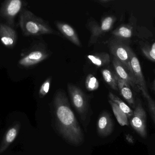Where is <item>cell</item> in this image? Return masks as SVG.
<instances>
[{
  "label": "cell",
  "instance_id": "6da1fadb",
  "mask_svg": "<svg viewBox=\"0 0 155 155\" xmlns=\"http://www.w3.org/2000/svg\"><path fill=\"white\" fill-rule=\"evenodd\" d=\"M54 107L55 124L60 134L70 144L75 146L82 145L84 141V134L63 91L56 93Z\"/></svg>",
  "mask_w": 155,
  "mask_h": 155
},
{
  "label": "cell",
  "instance_id": "7a4b0ae2",
  "mask_svg": "<svg viewBox=\"0 0 155 155\" xmlns=\"http://www.w3.org/2000/svg\"><path fill=\"white\" fill-rule=\"evenodd\" d=\"M19 25L23 33L26 36L45 34L59 35V32L52 29L47 22L28 10H23L20 13Z\"/></svg>",
  "mask_w": 155,
  "mask_h": 155
},
{
  "label": "cell",
  "instance_id": "3957f363",
  "mask_svg": "<svg viewBox=\"0 0 155 155\" xmlns=\"http://www.w3.org/2000/svg\"><path fill=\"white\" fill-rule=\"evenodd\" d=\"M107 45L114 57L121 62L133 74L130 62V54L132 50L126 42L113 37L109 40Z\"/></svg>",
  "mask_w": 155,
  "mask_h": 155
},
{
  "label": "cell",
  "instance_id": "277c9868",
  "mask_svg": "<svg viewBox=\"0 0 155 155\" xmlns=\"http://www.w3.org/2000/svg\"><path fill=\"white\" fill-rule=\"evenodd\" d=\"M68 90L72 103L83 120L86 118L88 112L87 99L83 91L78 86L68 84Z\"/></svg>",
  "mask_w": 155,
  "mask_h": 155
},
{
  "label": "cell",
  "instance_id": "5b68a950",
  "mask_svg": "<svg viewBox=\"0 0 155 155\" xmlns=\"http://www.w3.org/2000/svg\"><path fill=\"white\" fill-rule=\"evenodd\" d=\"M130 125L133 129L143 138H146L147 132V114L139 99L136 103L134 114L130 119Z\"/></svg>",
  "mask_w": 155,
  "mask_h": 155
},
{
  "label": "cell",
  "instance_id": "8992f818",
  "mask_svg": "<svg viewBox=\"0 0 155 155\" xmlns=\"http://www.w3.org/2000/svg\"><path fill=\"white\" fill-rule=\"evenodd\" d=\"M116 18L113 15H108L103 18L100 24L96 22L91 23L89 24V30L91 36L89 40V45H91L96 42L99 37L111 30Z\"/></svg>",
  "mask_w": 155,
  "mask_h": 155
},
{
  "label": "cell",
  "instance_id": "52a82bcc",
  "mask_svg": "<svg viewBox=\"0 0 155 155\" xmlns=\"http://www.w3.org/2000/svg\"><path fill=\"white\" fill-rule=\"evenodd\" d=\"M130 66L134 78L139 91L142 93L145 99L150 96L147 91L146 83L142 72V67L138 57L133 50L131 51L130 58Z\"/></svg>",
  "mask_w": 155,
  "mask_h": 155
},
{
  "label": "cell",
  "instance_id": "ba28073f",
  "mask_svg": "<svg viewBox=\"0 0 155 155\" xmlns=\"http://www.w3.org/2000/svg\"><path fill=\"white\" fill-rule=\"evenodd\" d=\"M23 5V2L20 0L5 1L1 7L0 14L9 25L13 24L15 16L21 10Z\"/></svg>",
  "mask_w": 155,
  "mask_h": 155
},
{
  "label": "cell",
  "instance_id": "9c48e42d",
  "mask_svg": "<svg viewBox=\"0 0 155 155\" xmlns=\"http://www.w3.org/2000/svg\"><path fill=\"white\" fill-rule=\"evenodd\" d=\"M49 56V54L45 50L42 49L34 50L22 57L19 60L18 63L24 67H30L42 62Z\"/></svg>",
  "mask_w": 155,
  "mask_h": 155
},
{
  "label": "cell",
  "instance_id": "30bf717a",
  "mask_svg": "<svg viewBox=\"0 0 155 155\" xmlns=\"http://www.w3.org/2000/svg\"><path fill=\"white\" fill-rule=\"evenodd\" d=\"M112 62L114 68L115 72L117 77L127 83L136 91H139L134 76L125 66L115 57L113 59Z\"/></svg>",
  "mask_w": 155,
  "mask_h": 155
},
{
  "label": "cell",
  "instance_id": "8fae6325",
  "mask_svg": "<svg viewBox=\"0 0 155 155\" xmlns=\"http://www.w3.org/2000/svg\"><path fill=\"white\" fill-rule=\"evenodd\" d=\"M114 125L112 117L106 111L102 112L98 117L97 123V131L101 137H107L114 130Z\"/></svg>",
  "mask_w": 155,
  "mask_h": 155
},
{
  "label": "cell",
  "instance_id": "7c38bea8",
  "mask_svg": "<svg viewBox=\"0 0 155 155\" xmlns=\"http://www.w3.org/2000/svg\"><path fill=\"white\" fill-rule=\"evenodd\" d=\"M0 39L5 46L12 48L16 44L17 34L15 30L9 25L0 23Z\"/></svg>",
  "mask_w": 155,
  "mask_h": 155
},
{
  "label": "cell",
  "instance_id": "4fadbf2b",
  "mask_svg": "<svg viewBox=\"0 0 155 155\" xmlns=\"http://www.w3.org/2000/svg\"><path fill=\"white\" fill-rule=\"evenodd\" d=\"M56 26L60 32L74 44L81 46V42L75 30L70 25L64 22H56Z\"/></svg>",
  "mask_w": 155,
  "mask_h": 155
},
{
  "label": "cell",
  "instance_id": "5bb4252c",
  "mask_svg": "<svg viewBox=\"0 0 155 155\" xmlns=\"http://www.w3.org/2000/svg\"><path fill=\"white\" fill-rule=\"evenodd\" d=\"M117 87L124 99L132 107L135 108L136 102L131 86L127 83L117 77Z\"/></svg>",
  "mask_w": 155,
  "mask_h": 155
},
{
  "label": "cell",
  "instance_id": "9a60e30c",
  "mask_svg": "<svg viewBox=\"0 0 155 155\" xmlns=\"http://www.w3.org/2000/svg\"><path fill=\"white\" fill-rule=\"evenodd\" d=\"M134 28L130 24H123L113 31V37L125 41L129 40L133 36Z\"/></svg>",
  "mask_w": 155,
  "mask_h": 155
},
{
  "label": "cell",
  "instance_id": "2e32d148",
  "mask_svg": "<svg viewBox=\"0 0 155 155\" xmlns=\"http://www.w3.org/2000/svg\"><path fill=\"white\" fill-rule=\"evenodd\" d=\"M87 57L91 63L97 67L106 66L110 62V56L105 52L97 53L88 55Z\"/></svg>",
  "mask_w": 155,
  "mask_h": 155
},
{
  "label": "cell",
  "instance_id": "e0dca14e",
  "mask_svg": "<svg viewBox=\"0 0 155 155\" xmlns=\"http://www.w3.org/2000/svg\"><path fill=\"white\" fill-rule=\"evenodd\" d=\"M101 73L106 83L113 90L118 91L117 76L115 72L109 68H105L102 70Z\"/></svg>",
  "mask_w": 155,
  "mask_h": 155
},
{
  "label": "cell",
  "instance_id": "ac0fdd59",
  "mask_svg": "<svg viewBox=\"0 0 155 155\" xmlns=\"http://www.w3.org/2000/svg\"><path fill=\"white\" fill-rule=\"evenodd\" d=\"M108 97H109V100L115 103L120 108V110L124 113L125 114L127 118L129 119L132 118L134 114V111L127 104L123 102L119 97L111 92L109 93Z\"/></svg>",
  "mask_w": 155,
  "mask_h": 155
},
{
  "label": "cell",
  "instance_id": "d6986e66",
  "mask_svg": "<svg viewBox=\"0 0 155 155\" xmlns=\"http://www.w3.org/2000/svg\"><path fill=\"white\" fill-rule=\"evenodd\" d=\"M109 103L112 106L113 112L114 113L115 116L117 119L119 123L121 125L124 126L128 124L127 122V117L125 114L124 113L118 106L114 102L111 100H109Z\"/></svg>",
  "mask_w": 155,
  "mask_h": 155
},
{
  "label": "cell",
  "instance_id": "ffe728a7",
  "mask_svg": "<svg viewBox=\"0 0 155 155\" xmlns=\"http://www.w3.org/2000/svg\"><path fill=\"white\" fill-rule=\"evenodd\" d=\"M85 84L86 89L90 92L97 90L99 86L98 80L92 74H89L87 76Z\"/></svg>",
  "mask_w": 155,
  "mask_h": 155
},
{
  "label": "cell",
  "instance_id": "44dd1931",
  "mask_svg": "<svg viewBox=\"0 0 155 155\" xmlns=\"http://www.w3.org/2000/svg\"><path fill=\"white\" fill-rule=\"evenodd\" d=\"M51 82V78H48L43 83L41 86V88L39 90V96L41 98L44 97L48 93L50 90Z\"/></svg>",
  "mask_w": 155,
  "mask_h": 155
},
{
  "label": "cell",
  "instance_id": "7402d4cb",
  "mask_svg": "<svg viewBox=\"0 0 155 155\" xmlns=\"http://www.w3.org/2000/svg\"><path fill=\"white\" fill-rule=\"evenodd\" d=\"M17 135V129L15 127H12L8 130L5 136V142L6 144H10L12 143Z\"/></svg>",
  "mask_w": 155,
  "mask_h": 155
},
{
  "label": "cell",
  "instance_id": "603a6c76",
  "mask_svg": "<svg viewBox=\"0 0 155 155\" xmlns=\"http://www.w3.org/2000/svg\"><path fill=\"white\" fill-rule=\"evenodd\" d=\"M146 99L147 101V105L150 115L155 125V101L151 97V96Z\"/></svg>",
  "mask_w": 155,
  "mask_h": 155
},
{
  "label": "cell",
  "instance_id": "cb8c5ba5",
  "mask_svg": "<svg viewBox=\"0 0 155 155\" xmlns=\"http://www.w3.org/2000/svg\"><path fill=\"white\" fill-rule=\"evenodd\" d=\"M142 52L147 58L155 62V53L151 50L150 47L145 45L141 48Z\"/></svg>",
  "mask_w": 155,
  "mask_h": 155
},
{
  "label": "cell",
  "instance_id": "d4e9b609",
  "mask_svg": "<svg viewBox=\"0 0 155 155\" xmlns=\"http://www.w3.org/2000/svg\"><path fill=\"white\" fill-rule=\"evenodd\" d=\"M126 140H127L129 143H134V139L132 136L130 135H127L126 136Z\"/></svg>",
  "mask_w": 155,
  "mask_h": 155
},
{
  "label": "cell",
  "instance_id": "484cf974",
  "mask_svg": "<svg viewBox=\"0 0 155 155\" xmlns=\"http://www.w3.org/2000/svg\"><path fill=\"white\" fill-rule=\"evenodd\" d=\"M111 2V1H108V0H106V1L103 0V1H98V2H99L103 3V4H105L106 3L109 2Z\"/></svg>",
  "mask_w": 155,
  "mask_h": 155
},
{
  "label": "cell",
  "instance_id": "4316f807",
  "mask_svg": "<svg viewBox=\"0 0 155 155\" xmlns=\"http://www.w3.org/2000/svg\"><path fill=\"white\" fill-rule=\"evenodd\" d=\"M151 49L152 51L155 53V43L153 44V46H152V48H151Z\"/></svg>",
  "mask_w": 155,
  "mask_h": 155
},
{
  "label": "cell",
  "instance_id": "83f0119b",
  "mask_svg": "<svg viewBox=\"0 0 155 155\" xmlns=\"http://www.w3.org/2000/svg\"><path fill=\"white\" fill-rule=\"evenodd\" d=\"M153 89L154 91L155 92V79L154 81L153 85Z\"/></svg>",
  "mask_w": 155,
  "mask_h": 155
}]
</instances>
